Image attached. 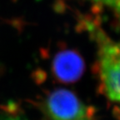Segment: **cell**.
<instances>
[{
    "label": "cell",
    "mask_w": 120,
    "mask_h": 120,
    "mask_svg": "<svg viewBox=\"0 0 120 120\" xmlns=\"http://www.w3.org/2000/svg\"><path fill=\"white\" fill-rule=\"evenodd\" d=\"M91 27L98 45V64L103 94L109 100L120 103V43L101 29Z\"/></svg>",
    "instance_id": "1"
},
{
    "label": "cell",
    "mask_w": 120,
    "mask_h": 120,
    "mask_svg": "<svg viewBox=\"0 0 120 120\" xmlns=\"http://www.w3.org/2000/svg\"><path fill=\"white\" fill-rule=\"evenodd\" d=\"M40 109L47 120H94L92 108L66 88H57L48 94Z\"/></svg>",
    "instance_id": "2"
},
{
    "label": "cell",
    "mask_w": 120,
    "mask_h": 120,
    "mask_svg": "<svg viewBox=\"0 0 120 120\" xmlns=\"http://www.w3.org/2000/svg\"><path fill=\"white\" fill-rule=\"evenodd\" d=\"M84 69V61L79 52L73 49L60 51L52 59V74L60 82H76L81 78Z\"/></svg>",
    "instance_id": "3"
},
{
    "label": "cell",
    "mask_w": 120,
    "mask_h": 120,
    "mask_svg": "<svg viewBox=\"0 0 120 120\" xmlns=\"http://www.w3.org/2000/svg\"><path fill=\"white\" fill-rule=\"evenodd\" d=\"M90 1L109 7L114 9L117 13H120V0H90Z\"/></svg>",
    "instance_id": "4"
}]
</instances>
